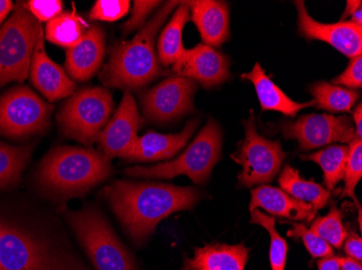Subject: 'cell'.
<instances>
[{
    "label": "cell",
    "instance_id": "6da1fadb",
    "mask_svg": "<svg viewBox=\"0 0 362 270\" xmlns=\"http://www.w3.org/2000/svg\"><path fill=\"white\" fill-rule=\"evenodd\" d=\"M103 197L136 245H142L158 223L174 213L191 210L202 194L193 188L163 183L117 180L103 190Z\"/></svg>",
    "mask_w": 362,
    "mask_h": 270
},
{
    "label": "cell",
    "instance_id": "7a4b0ae2",
    "mask_svg": "<svg viewBox=\"0 0 362 270\" xmlns=\"http://www.w3.org/2000/svg\"><path fill=\"white\" fill-rule=\"evenodd\" d=\"M0 270H93L66 239L40 219L5 212Z\"/></svg>",
    "mask_w": 362,
    "mask_h": 270
},
{
    "label": "cell",
    "instance_id": "3957f363",
    "mask_svg": "<svg viewBox=\"0 0 362 270\" xmlns=\"http://www.w3.org/2000/svg\"><path fill=\"white\" fill-rule=\"evenodd\" d=\"M113 173L111 161L93 148L59 146L44 158L36 184L46 196L68 200L84 196Z\"/></svg>",
    "mask_w": 362,
    "mask_h": 270
},
{
    "label": "cell",
    "instance_id": "277c9868",
    "mask_svg": "<svg viewBox=\"0 0 362 270\" xmlns=\"http://www.w3.org/2000/svg\"><path fill=\"white\" fill-rule=\"evenodd\" d=\"M179 4H164L133 39L119 42L111 49L109 60L100 74L105 86L126 91L138 90L160 75V66L154 47L156 37Z\"/></svg>",
    "mask_w": 362,
    "mask_h": 270
},
{
    "label": "cell",
    "instance_id": "5b68a950",
    "mask_svg": "<svg viewBox=\"0 0 362 270\" xmlns=\"http://www.w3.org/2000/svg\"><path fill=\"white\" fill-rule=\"evenodd\" d=\"M95 270H138L135 257L97 207L63 211Z\"/></svg>",
    "mask_w": 362,
    "mask_h": 270
},
{
    "label": "cell",
    "instance_id": "8992f818",
    "mask_svg": "<svg viewBox=\"0 0 362 270\" xmlns=\"http://www.w3.org/2000/svg\"><path fill=\"white\" fill-rule=\"evenodd\" d=\"M221 128L211 119L176 159L156 166L128 168L125 173L133 178H173L186 176L195 184H203L221 159Z\"/></svg>",
    "mask_w": 362,
    "mask_h": 270
},
{
    "label": "cell",
    "instance_id": "52a82bcc",
    "mask_svg": "<svg viewBox=\"0 0 362 270\" xmlns=\"http://www.w3.org/2000/svg\"><path fill=\"white\" fill-rule=\"evenodd\" d=\"M113 107V99L107 89H81L63 104L57 121L65 137L90 146L98 141L109 123Z\"/></svg>",
    "mask_w": 362,
    "mask_h": 270
},
{
    "label": "cell",
    "instance_id": "ba28073f",
    "mask_svg": "<svg viewBox=\"0 0 362 270\" xmlns=\"http://www.w3.org/2000/svg\"><path fill=\"white\" fill-rule=\"evenodd\" d=\"M42 28L23 4L16 6L0 28V88L11 81L25 80Z\"/></svg>",
    "mask_w": 362,
    "mask_h": 270
},
{
    "label": "cell",
    "instance_id": "9c48e42d",
    "mask_svg": "<svg viewBox=\"0 0 362 270\" xmlns=\"http://www.w3.org/2000/svg\"><path fill=\"white\" fill-rule=\"evenodd\" d=\"M245 137L240 143L237 153L231 158L242 166L238 180L240 185L252 188L272 182L280 171L286 154L278 141H270L258 133L253 111L244 121Z\"/></svg>",
    "mask_w": 362,
    "mask_h": 270
},
{
    "label": "cell",
    "instance_id": "30bf717a",
    "mask_svg": "<svg viewBox=\"0 0 362 270\" xmlns=\"http://www.w3.org/2000/svg\"><path fill=\"white\" fill-rule=\"evenodd\" d=\"M54 107L28 87H14L0 97V134L13 139L42 133Z\"/></svg>",
    "mask_w": 362,
    "mask_h": 270
},
{
    "label": "cell",
    "instance_id": "8fae6325",
    "mask_svg": "<svg viewBox=\"0 0 362 270\" xmlns=\"http://www.w3.org/2000/svg\"><path fill=\"white\" fill-rule=\"evenodd\" d=\"M286 139H294L302 150L316 149L335 142L351 143L357 137L355 127L346 116H302L295 121H284L280 125Z\"/></svg>",
    "mask_w": 362,
    "mask_h": 270
},
{
    "label": "cell",
    "instance_id": "7c38bea8",
    "mask_svg": "<svg viewBox=\"0 0 362 270\" xmlns=\"http://www.w3.org/2000/svg\"><path fill=\"white\" fill-rule=\"evenodd\" d=\"M197 83L185 77L173 76L141 95V106L146 119L168 123L193 109Z\"/></svg>",
    "mask_w": 362,
    "mask_h": 270
},
{
    "label": "cell",
    "instance_id": "4fadbf2b",
    "mask_svg": "<svg viewBox=\"0 0 362 270\" xmlns=\"http://www.w3.org/2000/svg\"><path fill=\"white\" fill-rule=\"evenodd\" d=\"M140 117L135 99L130 91H125L117 113L105 125L98 143L101 153L109 159L119 157L126 159L133 152L138 140Z\"/></svg>",
    "mask_w": 362,
    "mask_h": 270
},
{
    "label": "cell",
    "instance_id": "5bb4252c",
    "mask_svg": "<svg viewBox=\"0 0 362 270\" xmlns=\"http://www.w3.org/2000/svg\"><path fill=\"white\" fill-rule=\"evenodd\" d=\"M294 5L298 9V30L303 37L327 42L347 58L361 56L362 26L351 21L320 23L309 16L304 1H295Z\"/></svg>",
    "mask_w": 362,
    "mask_h": 270
},
{
    "label": "cell",
    "instance_id": "9a60e30c",
    "mask_svg": "<svg viewBox=\"0 0 362 270\" xmlns=\"http://www.w3.org/2000/svg\"><path fill=\"white\" fill-rule=\"evenodd\" d=\"M177 76L199 81L204 88H211L229 78V60L221 52L204 44L185 49L173 64Z\"/></svg>",
    "mask_w": 362,
    "mask_h": 270
},
{
    "label": "cell",
    "instance_id": "2e32d148",
    "mask_svg": "<svg viewBox=\"0 0 362 270\" xmlns=\"http://www.w3.org/2000/svg\"><path fill=\"white\" fill-rule=\"evenodd\" d=\"M30 73L33 85L50 102L71 97L76 90L74 81L47 54L44 28L40 30L33 51Z\"/></svg>",
    "mask_w": 362,
    "mask_h": 270
},
{
    "label": "cell",
    "instance_id": "e0dca14e",
    "mask_svg": "<svg viewBox=\"0 0 362 270\" xmlns=\"http://www.w3.org/2000/svg\"><path fill=\"white\" fill-rule=\"evenodd\" d=\"M105 51V32L100 25L89 26L78 44L66 49L65 68L74 80L93 78L103 65Z\"/></svg>",
    "mask_w": 362,
    "mask_h": 270
},
{
    "label": "cell",
    "instance_id": "ac0fdd59",
    "mask_svg": "<svg viewBox=\"0 0 362 270\" xmlns=\"http://www.w3.org/2000/svg\"><path fill=\"white\" fill-rule=\"evenodd\" d=\"M199 123V119H192L179 133L160 134L148 132L141 137H138L133 152L125 160L133 162H151L170 159L187 145L197 130Z\"/></svg>",
    "mask_w": 362,
    "mask_h": 270
},
{
    "label": "cell",
    "instance_id": "d6986e66",
    "mask_svg": "<svg viewBox=\"0 0 362 270\" xmlns=\"http://www.w3.org/2000/svg\"><path fill=\"white\" fill-rule=\"evenodd\" d=\"M257 208L267 211L269 214L306 223H310L318 212L311 204L293 198L284 190L269 185H260L252 190L250 211Z\"/></svg>",
    "mask_w": 362,
    "mask_h": 270
},
{
    "label": "cell",
    "instance_id": "ffe728a7",
    "mask_svg": "<svg viewBox=\"0 0 362 270\" xmlns=\"http://www.w3.org/2000/svg\"><path fill=\"white\" fill-rule=\"evenodd\" d=\"M191 19L200 32L204 44L221 47L229 37V9L227 4L215 0L188 1Z\"/></svg>",
    "mask_w": 362,
    "mask_h": 270
},
{
    "label": "cell",
    "instance_id": "44dd1931",
    "mask_svg": "<svg viewBox=\"0 0 362 270\" xmlns=\"http://www.w3.org/2000/svg\"><path fill=\"white\" fill-rule=\"evenodd\" d=\"M249 252L244 245H206L195 249L192 259H185L182 270H244Z\"/></svg>",
    "mask_w": 362,
    "mask_h": 270
},
{
    "label": "cell",
    "instance_id": "7402d4cb",
    "mask_svg": "<svg viewBox=\"0 0 362 270\" xmlns=\"http://www.w3.org/2000/svg\"><path fill=\"white\" fill-rule=\"evenodd\" d=\"M242 79H247L253 83L259 99L262 111H274L288 117H295L298 111L306 107L316 105L315 101L298 103L291 99L274 81L266 75L259 63H256L253 70L242 75Z\"/></svg>",
    "mask_w": 362,
    "mask_h": 270
},
{
    "label": "cell",
    "instance_id": "603a6c76",
    "mask_svg": "<svg viewBox=\"0 0 362 270\" xmlns=\"http://www.w3.org/2000/svg\"><path fill=\"white\" fill-rule=\"evenodd\" d=\"M190 20L188 1H181L172 19L163 30L158 42V60L164 66L174 64L184 51L182 32Z\"/></svg>",
    "mask_w": 362,
    "mask_h": 270
},
{
    "label": "cell",
    "instance_id": "cb8c5ba5",
    "mask_svg": "<svg viewBox=\"0 0 362 270\" xmlns=\"http://www.w3.org/2000/svg\"><path fill=\"white\" fill-rule=\"evenodd\" d=\"M282 190L293 198L311 204L317 211L325 208L330 199V192L314 180H303L298 170L286 166L279 178Z\"/></svg>",
    "mask_w": 362,
    "mask_h": 270
},
{
    "label": "cell",
    "instance_id": "d4e9b609",
    "mask_svg": "<svg viewBox=\"0 0 362 270\" xmlns=\"http://www.w3.org/2000/svg\"><path fill=\"white\" fill-rule=\"evenodd\" d=\"M88 28V23L73 8L72 11L63 12L49 21L45 34L52 44L69 49L81 42Z\"/></svg>",
    "mask_w": 362,
    "mask_h": 270
},
{
    "label": "cell",
    "instance_id": "484cf974",
    "mask_svg": "<svg viewBox=\"0 0 362 270\" xmlns=\"http://www.w3.org/2000/svg\"><path fill=\"white\" fill-rule=\"evenodd\" d=\"M32 150V145L10 146L0 142V190L19 184Z\"/></svg>",
    "mask_w": 362,
    "mask_h": 270
},
{
    "label": "cell",
    "instance_id": "4316f807",
    "mask_svg": "<svg viewBox=\"0 0 362 270\" xmlns=\"http://www.w3.org/2000/svg\"><path fill=\"white\" fill-rule=\"evenodd\" d=\"M310 92L314 95L317 109L337 113L351 111L360 95L356 90L335 86L327 81H319L313 85Z\"/></svg>",
    "mask_w": 362,
    "mask_h": 270
},
{
    "label": "cell",
    "instance_id": "83f0119b",
    "mask_svg": "<svg viewBox=\"0 0 362 270\" xmlns=\"http://www.w3.org/2000/svg\"><path fill=\"white\" fill-rule=\"evenodd\" d=\"M349 153L347 146H329L311 155L302 156V159L317 162L325 174V186L327 190H333L344 178Z\"/></svg>",
    "mask_w": 362,
    "mask_h": 270
},
{
    "label": "cell",
    "instance_id": "f1b7e54d",
    "mask_svg": "<svg viewBox=\"0 0 362 270\" xmlns=\"http://www.w3.org/2000/svg\"><path fill=\"white\" fill-rule=\"evenodd\" d=\"M251 224H258L264 227L270 237V265L272 270H284L288 259V243L282 238L276 229V219L269 215L264 214L259 210L252 211Z\"/></svg>",
    "mask_w": 362,
    "mask_h": 270
},
{
    "label": "cell",
    "instance_id": "f546056e",
    "mask_svg": "<svg viewBox=\"0 0 362 270\" xmlns=\"http://www.w3.org/2000/svg\"><path fill=\"white\" fill-rule=\"evenodd\" d=\"M341 219H343V214L341 211L333 207L330 212L327 213L325 216L315 219L314 223L311 225L310 231L317 233L331 247L339 249L347 237V231L344 227Z\"/></svg>",
    "mask_w": 362,
    "mask_h": 270
},
{
    "label": "cell",
    "instance_id": "4dcf8cb0",
    "mask_svg": "<svg viewBox=\"0 0 362 270\" xmlns=\"http://www.w3.org/2000/svg\"><path fill=\"white\" fill-rule=\"evenodd\" d=\"M349 159H347L346 168L343 180H345L341 198H351L355 201L358 208H360L356 198L355 190L359 180L362 178V142L361 139L356 137L349 143Z\"/></svg>",
    "mask_w": 362,
    "mask_h": 270
},
{
    "label": "cell",
    "instance_id": "1f68e13d",
    "mask_svg": "<svg viewBox=\"0 0 362 270\" xmlns=\"http://www.w3.org/2000/svg\"><path fill=\"white\" fill-rule=\"evenodd\" d=\"M288 235L294 238H300L304 243L305 247L308 250L311 257L315 259H322V257H332L334 254L332 247L325 243L321 237L310 229L307 228L303 224H292V229L288 231Z\"/></svg>",
    "mask_w": 362,
    "mask_h": 270
},
{
    "label": "cell",
    "instance_id": "d6a6232c",
    "mask_svg": "<svg viewBox=\"0 0 362 270\" xmlns=\"http://www.w3.org/2000/svg\"><path fill=\"white\" fill-rule=\"evenodd\" d=\"M130 9L128 0H98L89 12L93 21L115 22L122 19Z\"/></svg>",
    "mask_w": 362,
    "mask_h": 270
},
{
    "label": "cell",
    "instance_id": "836d02e7",
    "mask_svg": "<svg viewBox=\"0 0 362 270\" xmlns=\"http://www.w3.org/2000/svg\"><path fill=\"white\" fill-rule=\"evenodd\" d=\"M23 5L40 23L52 21L60 16L63 10V1L60 0H30Z\"/></svg>",
    "mask_w": 362,
    "mask_h": 270
},
{
    "label": "cell",
    "instance_id": "e575fe53",
    "mask_svg": "<svg viewBox=\"0 0 362 270\" xmlns=\"http://www.w3.org/2000/svg\"><path fill=\"white\" fill-rule=\"evenodd\" d=\"M160 4L162 3L160 1H138V0L135 1L130 19L122 26L123 32L128 34L138 28L144 27L146 18Z\"/></svg>",
    "mask_w": 362,
    "mask_h": 270
},
{
    "label": "cell",
    "instance_id": "d590c367",
    "mask_svg": "<svg viewBox=\"0 0 362 270\" xmlns=\"http://www.w3.org/2000/svg\"><path fill=\"white\" fill-rule=\"evenodd\" d=\"M335 86H345L347 89H360L362 86V56H358L351 60V64L343 74L333 79Z\"/></svg>",
    "mask_w": 362,
    "mask_h": 270
},
{
    "label": "cell",
    "instance_id": "8d00e7d4",
    "mask_svg": "<svg viewBox=\"0 0 362 270\" xmlns=\"http://www.w3.org/2000/svg\"><path fill=\"white\" fill-rule=\"evenodd\" d=\"M344 250L351 259L362 261V239L354 231H347V237L344 241Z\"/></svg>",
    "mask_w": 362,
    "mask_h": 270
},
{
    "label": "cell",
    "instance_id": "74e56055",
    "mask_svg": "<svg viewBox=\"0 0 362 270\" xmlns=\"http://www.w3.org/2000/svg\"><path fill=\"white\" fill-rule=\"evenodd\" d=\"M319 270H341V263H339V257H322L319 259L318 263Z\"/></svg>",
    "mask_w": 362,
    "mask_h": 270
},
{
    "label": "cell",
    "instance_id": "f35d334b",
    "mask_svg": "<svg viewBox=\"0 0 362 270\" xmlns=\"http://www.w3.org/2000/svg\"><path fill=\"white\" fill-rule=\"evenodd\" d=\"M341 270H362L361 262L351 257H339Z\"/></svg>",
    "mask_w": 362,
    "mask_h": 270
},
{
    "label": "cell",
    "instance_id": "ab89813d",
    "mask_svg": "<svg viewBox=\"0 0 362 270\" xmlns=\"http://www.w3.org/2000/svg\"><path fill=\"white\" fill-rule=\"evenodd\" d=\"M354 121H355V131L358 139L362 137V105L361 103L358 104L353 113Z\"/></svg>",
    "mask_w": 362,
    "mask_h": 270
},
{
    "label": "cell",
    "instance_id": "60d3db41",
    "mask_svg": "<svg viewBox=\"0 0 362 270\" xmlns=\"http://www.w3.org/2000/svg\"><path fill=\"white\" fill-rule=\"evenodd\" d=\"M13 8V3L10 0H0V25L5 21L8 14L11 12Z\"/></svg>",
    "mask_w": 362,
    "mask_h": 270
},
{
    "label": "cell",
    "instance_id": "b9f144b4",
    "mask_svg": "<svg viewBox=\"0 0 362 270\" xmlns=\"http://www.w3.org/2000/svg\"><path fill=\"white\" fill-rule=\"evenodd\" d=\"M361 9V1L358 0V1H354V0H349L346 3V9L344 11L343 16H341V19H346L347 16H351L356 11Z\"/></svg>",
    "mask_w": 362,
    "mask_h": 270
},
{
    "label": "cell",
    "instance_id": "7bdbcfd3",
    "mask_svg": "<svg viewBox=\"0 0 362 270\" xmlns=\"http://www.w3.org/2000/svg\"><path fill=\"white\" fill-rule=\"evenodd\" d=\"M351 22L357 24V25L362 26V10L359 9L351 16Z\"/></svg>",
    "mask_w": 362,
    "mask_h": 270
},
{
    "label": "cell",
    "instance_id": "ee69618b",
    "mask_svg": "<svg viewBox=\"0 0 362 270\" xmlns=\"http://www.w3.org/2000/svg\"><path fill=\"white\" fill-rule=\"evenodd\" d=\"M359 214H361V209H360V208H359ZM361 219V217L359 216V223H360V224H361V219Z\"/></svg>",
    "mask_w": 362,
    "mask_h": 270
}]
</instances>
